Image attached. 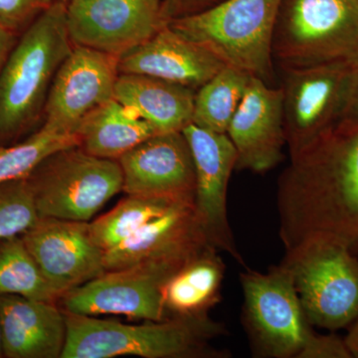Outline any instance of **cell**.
<instances>
[{
    "instance_id": "cell-1",
    "label": "cell",
    "mask_w": 358,
    "mask_h": 358,
    "mask_svg": "<svg viewBox=\"0 0 358 358\" xmlns=\"http://www.w3.org/2000/svg\"><path fill=\"white\" fill-rule=\"evenodd\" d=\"M277 207L285 251L324 241L358 257V122L341 120L292 155Z\"/></svg>"
},
{
    "instance_id": "cell-2",
    "label": "cell",
    "mask_w": 358,
    "mask_h": 358,
    "mask_svg": "<svg viewBox=\"0 0 358 358\" xmlns=\"http://www.w3.org/2000/svg\"><path fill=\"white\" fill-rule=\"evenodd\" d=\"M73 46L62 2L54 1L20 35L0 72V145L40 128L52 82Z\"/></svg>"
},
{
    "instance_id": "cell-3",
    "label": "cell",
    "mask_w": 358,
    "mask_h": 358,
    "mask_svg": "<svg viewBox=\"0 0 358 358\" xmlns=\"http://www.w3.org/2000/svg\"><path fill=\"white\" fill-rule=\"evenodd\" d=\"M67 339L61 358H225L230 353L212 348L227 334L225 324L209 315L167 317L129 324L65 312Z\"/></svg>"
},
{
    "instance_id": "cell-4",
    "label": "cell",
    "mask_w": 358,
    "mask_h": 358,
    "mask_svg": "<svg viewBox=\"0 0 358 358\" xmlns=\"http://www.w3.org/2000/svg\"><path fill=\"white\" fill-rule=\"evenodd\" d=\"M282 0H222L201 13L167 22L226 67L275 86L273 38Z\"/></svg>"
},
{
    "instance_id": "cell-5",
    "label": "cell",
    "mask_w": 358,
    "mask_h": 358,
    "mask_svg": "<svg viewBox=\"0 0 358 358\" xmlns=\"http://www.w3.org/2000/svg\"><path fill=\"white\" fill-rule=\"evenodd\" d=\"M273 58L280 70L358 61V0H282Z\"/></svg>"
},
{
    "instance_id": "cell-6",
    "label": "cell",
    "mask_w": 358,
    "mask_h": 358,
    "mask_svg": "<svg viewBox=\"0 0 358 358\" xmlns=\"http://www.w3.org/2000/svg\"><path fill=\"white\" fill-rule=\"evenodd\" d=\"M39 217L89 222L122 190L119 162L101 159L79 145L59 150L28 174Z\"/></svg>"
},
{
    "instance_id": "cell-7",
    "label": "cell",
    "mask_w": 358,
    "mask_h": 358,
    "mask_svg": "<svg viewBox=\"0 0 358 358\" xmlns=\"http://www.w3.org/2000/svg\"><path fill=\"white\" fill-rule=\"evenodd\" d=\"M241 320L254 357L298 358L313 333L293 274L281 262L261 273L245 267L240 274Z\"/></svg>"
},
{
    "instance_id": "cell-8",
    "label": "cell",
    "mask_w": 358,
    "mask_h": 358,
    "mask_svg": "<svg viewBox=\"0 0 358 358\" xmlns=\"http://www.w3.org/2000/svg\"><path fill=\"white\" fill-rule=\"evenodd\" d=\"M308 322L334 333L358 319V257L341 245L313 241L285 251Z\"/></svg>"
},
{
    "instance_id": "cell-9",
    "label": "cell",
    "mask_w": 358,
    "mask_h": 358,
    "mask_svg": "<svg viewBox=\"0 0 358 358\" xmlns=\"http://www.w3.org/2000/svg\"><path fill=\"white\" fill-rule=\"evenodd\" d=\"M358 61L281 71L285 133L289 155L343 119Z\"/></svg>"
},
{
    "instance_id": "cell-10",
    "label": "cell",
    "mask_w": 358,
    "mask_h": 358,
    "mask_svg": "<svg viewBox=\"0 0 358 358\" xmlns=\"http://www.w3.org/2000/svg\"><path fill=\"white\" fill-rule=\"evenodd\" d=\"M183 266L143 262L106 271L63 294L58 305L65 312L92 317L117 315L154 322L166 320L164 286Z\"/></svg>"
},
{
    "instance_id": "cell-11",
    "label": "cell",
    "mask_w": 358,
    "mask_h": 358,
    "mask_svg": "<svg viewBox=\"0 0 358 358\" xmlns=\"http://www.w3.org/2000/svg\"><path fill=\"white\" fill-rule=\"evenodd\" d=\"M119 75L117 56L73 46L52 82L41 126L76 134L91 113L115 99Z\"/></svg>"
},
{
    "instance_id": "cell-12",
    "label": "cell",
    "mask_w": 358,
    "mask_h": 358,
    "mask_svg": "<svg viewBox=\"0 0 358 358\" xmlns=\"http://www.w3.org/2000/svg\"><path fill=\"white\" fill-rule=\"evenodd\" d=\"M194 162V204L209 244L225 252L246 267L227 215V192L231 174L236 169L237 152L227 134L215 133L188 124L182 131Z\"/></svg>"
},
{
    "instance_id": "cell-13",
    "label": "cell",
    "mask_w": 358,
    "mask_h": 358,
    "mask_svg": "<svg viewBox=\"0 0 358 358\" xmlns=\"http://www.w3.org/2000/svg\"><path fill=\"white\" fill-rule=\"evenodd\" d=\"M20 236L60 296L106 272L105 251L96 244L90 222L39 217Z\"/></svg>"
},
{
    "instance_id": "cell-14",
    "label": "cell",
    "mask_w": 358,
    "mask_h": 358,
    "mask_svg": "<svg viewBox=\"0 0 358 358\" xmlns=\"http://www.w3.org/2000/svg\"><path fill=\"white\" fill-rule=\"evenodd\" d=\"M66 22L74 46L120 56L167 24L148 0H72Z\"/></svg>"
},
{
    "instance_id": "cell-15",
    "label": "cell",
    "mask_w": 358,
    "mask_h": 358,
    "mask_svg": "<svg viewBox=\"0 0 358 358\" xmlns=\"http://www.w3.org/2000/svg\"><path fill=\"white\" fill-rule=\"evenodd\" d=\"M227 134L237 152L235 171L262 174L281 164L287 145L281 87L250 78Z\"/></svg>"
},
{
    "instance_id": "cell-16",
    "label": "cell",
    "mask_w": 358,
    "mask_h": 358,
    "mask_svg": "<svg viewBox=\"0 0 358 358\" xmlns=\"http://www.w3.org/2000/svg\"><path fill=\"white\" fill-rule=\"evenodd\" d=\"M129 195L194 200V162L182 131L155 134L117 159Z\"/></svg>"
},
{
    "instance_id": "cell-17",
    "label": "cell",
    "mask_w": 358,
    "mask_h": 358,
    "mask_svg": "<svg viewBox=\"0 0 358 358\" xmlns=\"http://www.w3.org/2000/svg\"><path fill=\"white\" fill-rule=\"evenodd\" d=\"M194 201H180L105 253L106 271L143 262L185 265L210 248Z\"/></svg>"
},
{
    "instance_id": "cell-18",
    "label": "cell",
    "mask_w": 358,
    "mask_h": 358,
    "mask_svg": "<svg viewBox=\"0 0 358 358\" xmlns=\"http://www.w3.org/2000/svg\"><path fill=\"white\" fill-rule=\"evenodd\" d=\"M224 67L213 54L174 31L169 24L119 57L120 74L145 75L194 91Z\"/></svg>"
},
{
    "instance_id": "cell-19",
    "label": "cell",
    "mask_w": 358,
    "mask_h": 358,
    "mask_svg": "<svg viewBox=\"0 0 358 358\" xmlns=\"http://www.w3.org/2000/svg\"><path fill=\"white\" fill-rule=\"evenodd\" d=\"M2 352L6 358H61L67 339L58 303L0 294Z\"/></svg>"
},
{
    "instance_id": "cell-20",
    "label": "cell",
    "mask_w": 358,
    "mask_h": 358,
    "mask_svg": "<svg viewBox=\"0 0 358 358\" xmlns=\"http://www.w3.org/2000/svg\"><path fill=\"white\" fill-rule=\"evenodd\" d=\"M196 91L157 78L120 74L115 99L159 133L182 131L192 122Z\"/></svg>"
},
{
    "instance_id": "cell-21",
    "label": "cell",
    "mask_w": 358,
    "mask_h": 358,
    "mask_svg": "<svg viewBox=\"0 0 358 358\" xmlns=\"http://www.w3.org/2000/svg\"><path fill=\"white\" fill-rule=\"evenodd\" d=\"M213 247L195 257L169 280L164 289L167 317L208 315L220 303L226 266Z\"/></svg>"
},
{
    "instance_id": "cell-22",
    "label": "cell",
    "mask_w": 358,
    "mask_h": 358,
    "mask_svg": "<svg viewBox=\"0 0 358 358\" xmlns=\"http://www.w3.org/2000/svg\"><path fill=\"white\" fill-rule=\"evenodd\" d=\"M157 134L162 133L115 99L91 113L76 131L85 152L115 160Z\"/></svg>"
},
{
    "instance_id": "cell-23",
    "label": "cell",
    "mask_w": 358,
    "mask_h": 358,
    "mask_svg": "<svg viewBox=\"0 0 358 358\" xmlns=\"http://www.w3.org/2000/svg\"><path fill=\"white\" fill-rule=\"evenodd\" d=\"M250 78L234 68H222L197 90L192 124L215 133L227 134Z\"/></svg>"
},
{
    "instance_id": "cell-24",
    "label": "cell",
    "mask_w": 358,
    "mask_h": 358,
    "mask_svg": "<svg viewBox=\"0 0 358 358\" xmlns=\"http://www.w3.org/2000/svg\"><path fill=\"white\" fill-rule=\"evenodd\" d=\"M180 201L194 200L128 194L112 210L90 223L92 233L106 253Z\"/></svg>"
},
{
    "instance_id": "cell-25",
    "label": "cell",
    "mask_w": 358,
    "mask_h": 358,
    "mask_svg": "<svg viewBox=\"0 0 358 358\" xmlns=\"http://www.w3.org/2000/svg\"><path fill=\"white\" fill-rule=\"evenodd\" d=\"M0 294H17L55 303L60 301L21 236L0 240Z\"/></svg>"
},
{
    "instance_id": "cell-26",
    "label": "cell",
    "mask_w": 358,
    "mask_h": 358,
    "mask_svg": "<svg viewBox=\"0 0 358 358\" xmlns=\"http://www.w3.org/2000/svg\"><path fill=\"white\" fill-rule=\"evenodd\" d=\"M77 145V134L57 133L41 126L24 140L0 145V185L26 178L53 152Z\"/></svg>"
},
{
    "instance_id": "cell-27",
    "label": "cell",
    "mask_w": 358,
    "mask_h": 358,
    "mask_svg": "<svg viewBox=\"0 0 358 358\" xmlns=\"http://www.w3.org/2000/svg\"><path fill=\"white\" fill-rule=\"evenodd\" d=\"M38 218L27 178L0 185V240L20 236Z\"/></svg>"
},
{
    "instance_id": "cell-28",
    "label": "cell",
    "mask_w": 358,
    "mask_h": 358,
    "mask_svg": "<svg viewBox=\"0 0 358 358\" xmlns=\"http://www.w3.org/2000/svg\"><path fill=\"white\" fill-rule=\"evenodd\" d=\"M54 0H0V27L20 37Z\"/></svg>"
},
{
    "instance_id": "cell-29",
    "label": "cell",
    "mask_w": 358,
    "mask_h": 358,
    "mask_svg": "<svg viewBox=\"0 0 358 358\" xmlns=\"http://www.w3.org/2000/svg\"><path fill=\"white\" fill-rule=\"evenodd\" d=\"M298 358H352L345 338L331 333L322 334L315 331L310 334Z\"/></svg>"
},
{
    "instance_id": "cell-30",
    "label": "cell",
    "mask_w": 358,
    "mask_h": 358,
    "mask_svg": "<svg viewBox=\"0 0 358 358\" xmlns=\"http://www.w3.org/2000/svg\"><path fill=\"white\" fill-rule=\"evenodd\" d=\"M222 0H164L160 14L166 22L201 13Z\"/></svg>"
},
{
    "instance_id": "cell-31",
    "label": "cell",
    "mask_w": 358,
    "mask_h": 358,
    "mask_svg": "<svg viewBox=\"0 0 358 358\" xmlns=\"http://www.w3.org/2000/svg\"><path fill=\"white\" fill-rule=\"evenodd\" d=\"M20 37L0 27V72Z\"/></svg>"
},
{
    "instance_id": "cell-32",
    "label": "cell",
    "mask_w": 358,
    "mask_h": 358,
    "mask_svg": "<svg viewBox=\"0 0 358 358\" xmlns=\"http://www.w3.org/2000/svg\"><path fill=\"white\" fill-rule=\"evenodd\" d=\"M343 120L358 122V67L357 73H355L352 92H350V100H348V107H346Z\"/></svg>"
},
{
    "instance_id": "cell-33",
    "label": "cell",
    "mask_w": 358,
    "mask_h": 358,
    "mask_svg": "<svg viewBox=\"0 0 358 358\" xmlns=\"http://www.w3.org/2000/svg\"><path fill=\"white\" fill-rule=\"evenodd\" d=\"M345 341L352 358H358V319L350 327Z\"/></svg>"
},
{
    "instance_id": "cell-34",
    "label": "cell",
    "mask_w": 358,
    "mask_h": 358,
    "mask_svg": "<svg viewBox=\"0 0 358 358\" xmlns=\"http://www.w3.org/2000/svg\"><path fill=\"white\" fill-rule=\"evenodd\" d=\"M148 1H150V3L152 4V6H155V7H157V8H159L160 10V6H162V2L164 1V0H148Z\"/></svg>"
},
{
    "instance_id": "cell-35",
    "label": "cell",
    "mask_w": 358,
    "mask_h": 358,
    "mask_svg": "<svg viewBox=\"0 0 358 358\" xmlns=\"http://www.w3.org/2000/svg\"><path fill=\"white\" fill-rule=\"evenodd\" d=\"M0 358H3V352H2L1 327H0Z\"/></svg>"
},
{
    "instance_id": "cell-36",
    "label": "cell",
    "mask_w": 358,
    "mask_h": 358,
    "mask_svg": "<svg viewBox=\"0 0 358 358\" xmlns=\"http://www.w3.org/2000/svg\"><path fill=\"white\" fill-rule=\"evenodd\" d=\"M54 1L62 2V3L67 4L68 2L72 1V0H54Z\"/></svg>"
}]
</instances>
